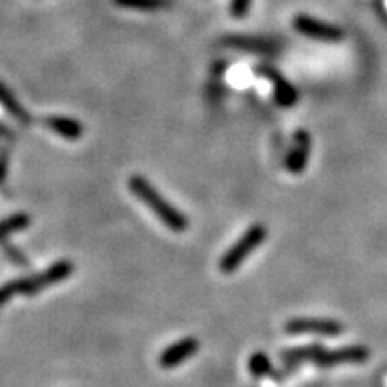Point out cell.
Listing matches in <instances>:
<instances>
[{"label":"cell","instance_id":"1","mask_svg":"<svg viewBox=\"0 0 387 387\" xmlns=\"http://www.w3.org/2000/svg\"><path fill=\"white\" fill-rule=\"evenodd\" d=\"M128 186L143 205L151 208V212L158 217L167 228L176 233H181L189 228L186 215H183L176 206H172L171 203L167 201L162 194L153 186L149 179H145L140 174H135L128 179Z\"/></svg>","mask_w":387,"mask_h":387},{"label":"cell","instance_id":"2","mask_svg":"<svg viewBox=\"0 0 387 387\" xmlns=\"http://www.w3.org/2000/svg\"><path fill=\"white\" fill-rule=\"evenodd\" d=\"M266 235H268V230H266V226L253 225L251 228H249L244 235L240 237L235 244H233L232 248H230L228 251L222 255L221 262H219V268H221V271L225 273V275H232V273L239 268L240 263L244 262V260L248 258V256L251 255V253L255 251L260 244H262L263 239H266Z\"/></svg>","mask_w":387,"mask_h":387},{"label":"cell","instance_id":"3","mask_svg":"<svg viewBox=\"0 0 387 387\" xmlns=\"http://www.w3.org/2000/svg\"><path fill=\"white\" fill-rule=\"evenodd\" d=\"M72 273H74V263L69 262V260H59V262L52 263L51 268L47 269V271L40 273V275L29 276V278H20V282H22V294H38V292H42L47 287L66 280Z\"/></svg>","mask_w":387,"mask_h":387},{"label":"cell","instance_id":"4","mask_svg":"<svg viewBox=\"0 0 387 387\" xmlns=\"http://www.w3.org/2000/svg\"><path fill=\"white\" fill-rule=\"evenodd\" d=\"M222 47L235 49V51L253 52V54L262 56H275L278 54L282 45L280 42L271 38H263V36H249V35H230L221 40Z\"/></svg>","mask_w":387,"mask_h":387},{"label":"cell","instance_id":"5","mask_svg":"<svg viewBox=\"0 0 387 387\" xmlns=\"http://www.w3.org/2000/svg\"><path fill=\"white\" fill-rule=\"evenodd\" d=\"M255 74L262 76L273 85V93H275L276 105L282 108H292L298 102V90L292 86V83L287 81L278 70L271 65H258L255 66Z\"/></svg>","mask_w":387,"mask_h":387},{"label":"cell","instance_id":"6","mask_svg":"<svg viewBox=\"0 0 387 387\" xmlns=\"http://www.w3.org/2000/svg\"><path fill=\"white\" fill-rule=\"evenodd\" d=\"M292 25L299 35L306 36V38L319 40V42H339L345 36L343 29H339L337 25L321 22V20L312 18L309 15H298Z\"/></svg>","mask_w":387,"mask_h":387},{"label":"cell","instance_id":"7","mask_svg":"<svg viewBox=\"0 0 387 387\" xmlns=\"http://www.w3.org/2000/svg\"><path fill=\"white\" fill-rule=\"evenodd\" d=\"M199 350V341L194 339V337H185L181 341L174 343L169 348H165L160 355V366L163 369H172L176 366L183 364L185 360H189L190 357L196 355Z\"/></svg>","mask_w":387,"mask_h":387},{"label":"cell","instance_id":"8","mask_svg":"<svg viewBox=\"0 0 387 387\" xmlns=\"http://www.w3.org/2000/svg\"><path fill=\"white\" fill-rule=\"evenodd\" d=\"M310 153V135L305 129H298L294 135V143L285 158V167L292 174H299L305 169Z\"/></svg>","mask_w":387,"mask_h":387},{"label":"cell","instance_id":"9","mask_svg":"<svg viewBox=\"0 0 387 387\" xmlns=\"http://www.w3.org/2000/svg\"><path fill=\"white\" fill-rule=\"evenodd\" d=\"M42 124L45 126L49 131L56 133L61 138L66 140H79L85 133V128L74 117H63V115H47L42 119Z\"/></svg>","mask_w":387,"mask_h":387},{"label":"cell","instance_id":"10","mask_svg":"<svg viewBox=\"0 0 387 387\" xmlns=\"http://www.w3.org/2000/svg\"><path fill=\"white\" fill-rule=\"evenodd\" d=\"M289 333H319V335H335L341 326L333 321H323V319H292L285 325Z\"/></svg>","mask_w":387,"mask_h":387},{"label":"cell","instance_id":"11","mask_svg":"<svg viewBox=\"0 0 387 387\" xmlns=\"http://www.w3.org/2000/svg\"><path fill=\"white\" fill-rule=\"evenodd\" d=\"M0 106H2V108L6 109V113H8L9 117H13L20 126H29L32 122L31 113L20 105L15 93H13L2 81H0Z\"/></svg>","mask_w":387,"mask_h":387},{"label":"cell","instance_id":"12","mask_svg":"<svg viewBox=\"0 0 387 387\" xmlns=\"http://www.w3.org/2000/svg\"><path fill=\"white\" fill-rule=\"evenodd\" d=\"M113 4L122 9H133V11L158 13L172 8V0H113Z\"/></svg>","mask_w":387,"mask_h":387},{"label":"cell","instance_id":"13","mask_svg":"<svg viewBox=\"0 0 387 387\" xmlns=\"http://www.w3.org/2000/svg\"><path fill=\"white\" fill-rule=\"evenodd\" d=\"M31 225V217L28 213H13V215L6 217L4 221H0V242L8 239L13 233H18L25 230Z\"/></svg>","mask_w":387,"mask_h":387},{"label":"cell","instance_id":"14","mask_svg":"<svg viewBox=\"0 0 387 387\" xmlns=\"http://www.w3.org/2000/svg\"><path fill=\"white\" fill-rule=\"evenodd\" d=\"M249 371L255 379H262V376H271L275 373L271 362H269V357L262 352L253 353L251 359H249Z\"/></svg>","mask_w":387,"mask_h":387},{"label":"cell","instance_id":"15","mask_svg":"<svg viewBox=\"0 0 387 387\" xmlns=\"http://www.w3.org/2000/svg\"><path fill=\"white\" fill-rule=\"evenodd\" d=\"M11 149H13V138L0 142V189H2V185L6 183V178H8Z\"/></svg>","mask_w":387,"mask_h":387},{"label":"cell","instance_id":"16","mask_svg":"<svg viewBox=\"0 0 387 387\" xmlns=\"http://www.w3.org/2000/svg\"><path fill=\"white\" fill-rule=\"evenodd\" d=\"M253 0H232L230 2V15L235 20H242L248 16Z\"/></svg>","mask_w":387,"mask_h":387},{"label":"cell","instance_id":"17","mask_svg":"<svg viewBox=\"0 0 387 387\" xmlns=\"http://www.w3.org/2000/svg\"><path fill=\"white\" fill-rule=\"evenodd\" d=\"M2 249H4L6 255L9 256V260L15 263H18V266H25L28 263V260H25V256H23L22 251H18L16 248H13L9 242H6V240H2Z\"/></svg>","mask_w":387,"mask_h":387},{"label":"cell","instance_id":"18","mask_svg":"<svg viewBox=\"0 0 387 387\" xmlns=\"http://www.w3.org/2000/svg\"><path fill=\"white\" fill-rule=\"evenodd\" d=\"M9 138H13L11 128H9L6 122H2V120H0V142H4V140H9Z\"/></svg>","mask_w":387,"mask_h":387}]
</instances>
